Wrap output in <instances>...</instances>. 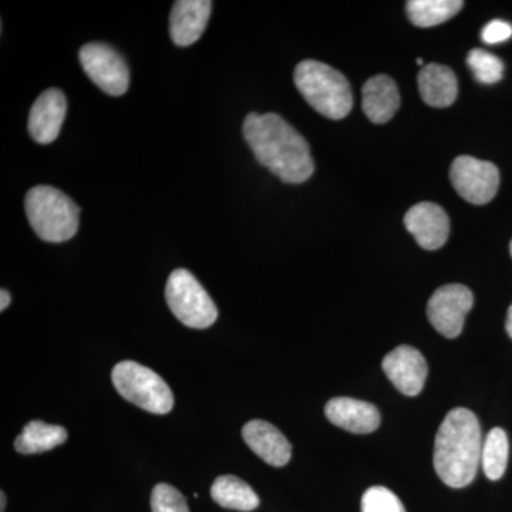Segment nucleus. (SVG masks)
Listing matches in <instances>:
<instances>
[{
    "label": "nucleus",
    "mask_w": 512,
    "mask_h": 512,
    "mask_svg": "<svg viewBox=\"0 0 512 512\" xmlns=\"http://www.w3.org/2000/svg\"><path fill=\"white\" fill-rule=\"evenodd\" d=\"M244 137L256 160L284 183L302 184L315 171L305 138L275 113L248 114Z\"/></svg>",
    "instance_id": "f257e3e1"
},
{
    "label": "nucleus",
    "mask_w": 512,
    "mask_h": 512,
    "mask_svg": "<svg viewBox=\"0 0 512 512\" xmlns=\"http://www.w3.org/2000/svg\"><path fill=\"white\" fill-rule=\"evenodd\" d=\"M483 443L476 414L463 407L448 412L434 443V468L440 480L451 488L473 483L481 464Z\"/></svg>",
    "instance_id": "f03ea898"
},
{
    "label": "nucleus",
    "mask_w": 512,
    "mask_h": 512,
    "mask_svg": "<svg viewBox=\"0 0 512 512\" xmlns=\"http://www.w3.org/2000/svg\"><path fill=\"white\" fill-rule=\"evenodd\" d=\"M296 87L311 107L330 120H342L353 107L348 79L329 64L303 60L296 66Z\"/></svg>",
    "instance_id": "7ed1b4c3"
},
{
    "label": "nucleus",
    "mask_w": 512,
    "mask_h": 512,
    "mask_svg": "<svg viewBox=\"0 0 512 512\" xmlns=\"http://www.w3.org/2000/svg\"><path fill=\"white\" fill-rule=\"evenodd\" d=\"M26 215L37 237L46 242L69 241L79 229L80 208L64 192L37 185L26 194Z\"/></svg>",
    "instance_id": "20e7f679"
},
{
    "label": "nucleus",
    "mask_w": 512,
    "mask_h": 512,
    "mask_svg": "<svg viewBox=\"0 0 512 512\" xmlns=\"http://www.w3.org/2000/svg\"><path fill=\"white\" fill-rule=\"evenodd\" d=\"M111 379L117 392L140 409L154 414L173 410V392L163 377L148 367L126 360L114 367Z\"/></svg>",
    "instance_id": "39448f33"
},
{
    "label": "nucleus",
    "mask_w": 512,
    "mask_h": 512,
    "mask_svg": "<svg viewBox=\"0 0 512 512\" xmlns=\"http://www.w3.org/2000/svg\"><path fill=\"white\" fill-rule=\"evenodd\" d=\"M165 299L175 318L192 329H207L218 318L210 295L187 269H175L165 286Z\"/></svg>",
    "instance_id": "423d86ee"
},
{
    "label": "nucleus",
    "mask_w": 512,
    "mask_h": 512,
    "mask_svg": "<svg viewBox=\"0 0 512 512\" xmlns=\"http://www.w3.org/2000/svg\"><path fill=\"white\" fill-rule=\"evenodd\" d=\"M450 180L458 195L471 204H488L500 187V171L490 161L470 156L457 157L450 168Z\"/></svg>",
    "instance_id": "0eeeda50"
},
{
    "label": "nucleus",
    "mask_w": 512,
    "mask_h": 512,
    "mask_svg": "<svg viewBox=\"0 0 512 512\" xmlns=\"http://www.w3.org/2000/svg\"><path fill=\"white\" fill-rule=\"evenodd\" d=\"M84 72L110 96H123L130 84L126 60L113 47L104 43H87L80 49Z\"/></svg>",
    "instance_id": "6e6552de"
},
{
    "label": "nucleus",
    "mask_w": 512,
    "mask_h": 512,
    "mask_svg": "<svg viewBox=\"0 0 512 512\" xmlns=\"http://www.w3.org/2000/svg\"><path fill=\"white\" fill-rule=\"evenodd\" d=\"M473 305V292L467 286H441L427 303V318L444 338L456 339L463 332L464 322Z\"/></svg>",
    "instance_id": "1a4fd4ad"
},
{
    "label": "nucleus",
    "mask_w": 512,
    "mask_h": 512,
    "mask_svg": "<svg viewBox=\"0 0 512 512\" xmlns=\"http://www.w3.org/2000/svg\"><path fill=\"white\" fill-rule=\"evenodd\" d=\"M383 372L400 393L417 396L426 384L429 366L419 350L412 346L393 349L382 362Z\"/></svg>",
    "instance_id": "9d476101"
},
{
    "label": "nucleus",
    "mask_w": 512,
    "mask_h": 512,
    "mask_svg": "<svg viewBox=\"0 0 512 512\" xmlns=\"http://www.w3.org/2000/svg\"><path fill=\"white\" fill-rule=\"evenodd\" d=\"M404 225L417 244L427 251H436L446 244L450 235L447 212L434 202H420L404 215Z\"/></svg>",
    "instance_id": "9b49d317"
},
{
    "label": "nucleus",
    "mask_w": 512,
    "mask_h": 512,
    "mask_svg": "<svg viewBox=\"0 0 512 512\" xmlns=\"http://www.w3.org/2000/svg\"><path fill=\"white\" fill-rule=\"evenodd\" d=\"M67 103L63 92L49 89L40 94L29 114V133L39 144H50L59 137Z\"/></svg>",
    "instance_id": "f8f14e48"
},
{
    "label": "nucleus",
    "mask_w": 512,
    "mask_h": 512,
    "mask_svg": "<svg viewBox=\"0 0 512 512\" xmlns=\"http://www.w3.org/2000/svg\"><path fill=\"white\" fill-rule=\"evenodd\" d=\"M242 437L256 456L269 466L284 467L291 460V443L268 421H249L242 429Z\"/></svg>",
    "instance_id": "ddd939ff"
},
{
    "label": "nucleus",
    "mask_w": 512,
    "mask_h": 512,
    "mask_svg": "<svg viewBox=\"0 0 512 512\" xmlns=\"http://www.w3.org/2000/svg\"><path fill=\"white\" fill-rule=\"evenodd\" d=\"M212 12L210 0H178L170 16V35L177 46H190L200 40Z\"/></svg>",
    "instance_id": "4468645a"
},
{
    "label": "nucleus",
    "mask_w": 512,
    "mask_h": 512,
    "mask_svg": "<svg viewBox=\"0 0 512 512\" xmlns=\"http://www.w3.org/2000/svg\"><path fill=\"white\" fill-rule=\"evenodd\" d=\"M325 414L330 423L355 434H369L380 426V412L372 403L350 397L329 400Z\"/></svg>",
    "instance_id": "2eb2a0df"
},
{
    "label": "nucleus",
    "mask_w": 512,
    "mask_h": 512,
    "mask_svg": "<svg viewBox=\"0 0 512 512\" xmlns=\"http://www.w3.org/2000/svg\"><path fill=\"white\" fill-rule=\"evenodd\" d=\"M363 111L375 124L392 120L400 107V93L396 83L386 74H377L363 86Z\"/></svg>",
    "instance_id": "dca6fc26"
},
{
    "label": "nucleus",
    "mask_w": 512,
    "mask_h": 512,
    "mask_svg": "<svg viewBox=\"0 0 512 512\" xmlns=\"http://www.w3.org/2000/svg\"><path fill=\"white\" fill-rule=\"evenodd\" d=\"M419 92L424 103L436 109L451 106L457 99L458 82L450 67L439 63H429L420 70Z\"/></svg>",
    "instance_id": "f3484780"
},
{
    "label": "nucleus",
    "mask_w": 512,
    "mask_h": 512,
    "mask_svg": "<svg viewBox=\"0 0 512 512\" xmlns=\"http://www.w3.org/2000/svg\"><path fill=\"white\" fill-rule=\"evenodd\" d=\"M211 497L228 510L248 512L254 511L259 505V497L251 485L235 476L218 477L212 484Z\"/></svg>",
    "instance_id": "a211bd4d"
},
{
    "label": "nucleus",
    "mask_w": 512,
    "mask_h": 512,
    "mask_svg": "<svg viewBox=\"0 0 512 512\" xmlns=\"http://www.w3.org/2000/svg\"><path fill=\"white\" fill-rule=\"evenodd\" d=\"M66 440L67 431L64 427L35 420L26 424L22 433L16 437L15 447L22 454L45 453Z\"/></svg>",
    "instance_id": "6ab92c4d"
},
{
    "label": "nucleus",
    "mask_w": 512,
    "mask_h": 512,
    "mask_svg": "<svg viewBox=\"0 0 512 512\" xmlns=\"http://www.w3.org/2000/svg\"><path fill=\"white\" fill-rule=\"evenodd\" d=\"M463 6L461 0H410L406 10L417 28H433L454 18Z\"/></svg>",
    "instance_id": "aec40b11"
},
{
    "label": "nucleus",
    "mask_w": 512,
    "mask_h": 512,
    "mask_svg": "<svg viewBox=\"0 0 512 512\" xmlns=\"http://www.w3.org/2000/svg\"><path fill=\"white\" fill-rule=\"evenodd\" d=\"M510 443L507 433L500 427H495L487 434L481 451V466L488 480L497 481L507 470Z\"/></svg>",
    "instance_id": "412c9836"
},
{
    "label": "nucleus",
    "mask_w": 512,
    "mask_h": 512,
    "mask_svg": "<svg viewBox=\"0 0 512 512\" xmlns=\"http://www.w3.org/2000/svg\"><path fill=\"white\" fill-rule=\"evenodd\" d=\"M467 64L478 83L495 84L503 79V62L483 49L471 50L467 56Z\"/></svg>",
    "instance_id": "4be33fe9"
},
{
    "label": "nucleus",
    "mask_w": 512,
    "mask_h": 512,
    "mask_svg": "<svg viewBox=\"0 0 512 512\" xmlns=\"http://www.w3.org/2000/svg\"><path fill=\"white\" fill-rule=\"evenodd\" d=\"M362 512H406V508L393 491L377 485L363 494Z\"/></svg>",
    "instance_id": "5701e85b"
},
{
    "label": "nucleus",
    "mask_w": 512,
    "mask_h": 512,
    "mask_svg": "<svg viewBox=\"0 0 512 512\" xmlns=\"http://www.w3.org/2000/svg\"><path fill=\"white\" fill-rule=\"evenodd\" d=\"M153 512H190L184 495L170 484H158L151 494Z\"/></svg>",
    "instance_id": "b1692460"
},
{
    "label": "nucleus",
    "mask_w": 512,
    "mask_h": 512,
    "mask_svg": "<svg viewBox=\"0 0 512 512\" xmlns=\"http://www.w3.org/2000/svg\"><path fill=\"white\" fill-rule=\"evenodd\" d=\"M512 37V26L504 20L495 19L491 20L487 26L481 32V39L487 45H497V43H503L505 40Z\"/></svg>",
    "instance_id": "393cba45"
},
{
    "label": "nucleus",
    "mask_w": 512,
    "mask_h": 512,
    "mask_svg": "<svg viewBox=\"0 0 512 512\" xmlns=\"http://www.w3.org/2000/svg\"><path fill=\"white\" fill-rule=\"evenodd\" d=\"M10 303V293L6 291V289H2V292H0V309L2 311H5L6 308H8Z\"/></svg>",
    "instance_id": "a878e982"
},
{
    "label": "nucleus",
    "mask_w": 512,
    "mask_h": 512,
    "mask_svg": "<svg viewBox=\"0 0 512 512\" xmlns=\"http://www.w3.org/2000/svg\"><path fill=\"white\" fill-rule=\"evenodd\" d=\"M505 329H507L508 335H510V338L512 339V305L510 306V309H508L507 312V322H505Z\"/></svg>",
    "instance_id": "bb28decb"
},
{
    "label": "nucleus",
    "mask_w": 512,
    "mask_h": 512,
    "mask_svg": "<svg viewBox=\"0 0 512 512\" xmlns=\"http://www.w3.org/2000/svg\"><path fill=\"white\" fill-rule=\"evenodd\" d=\"M0 497H2V498H0V500H2V501H0V503H2V505H0V512H5L6 495H5V493H3V491H2V494H0Z\"/></svg>",
    "instance_id": "cd10ccee"
},
{
    "label": "nucleus",
    "mask_w": 512,
    "mask_h": 512,
    "mask_svg": "<svg viewBox=\"0 0 512 512\" xmlns=\"http://www.w3.org/2000/svg\"><path fill=\"white\" fill-rule=\"evenodd\" d=\"M417 64H419V66H423V59L417 60Z\"/></svg>",
    "instance_id": "c85d7f7f"
},
{
    "label": "nucleus",
    "mask_w": 512,
    "mask_h": 512,
    "mask_svg": "<svg viewBox=\"0 0 512 512\" xmlns=\"http://www.w3.org/2000/svg\"><path fill=\"white\" fill-rule=\"evenodd\" d=\"M510 251H511V256H512V241H511V244H510Z\"/></svg>",
    "instance_id": "c756f323"
}]
</instances>
